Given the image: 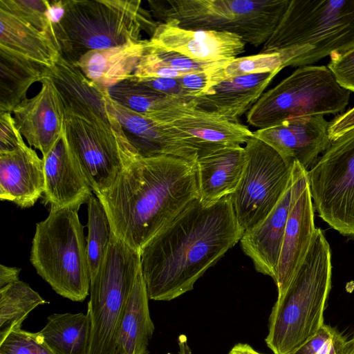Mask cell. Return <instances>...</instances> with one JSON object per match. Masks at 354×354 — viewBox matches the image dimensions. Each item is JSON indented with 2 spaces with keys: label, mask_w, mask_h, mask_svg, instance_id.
<instances>
[{
  "label": "cell",
  "mask_w": 354,
  "mask_h": 354,
  "mask_svg": "<svg viewBox=\"0 0 354 354\" xmlns=\"http://www.w3.org/2000/svg\"><path fill=\"white\" fill-rule=\"evenodd\" d=\"M245 164V151L241 146L198 156L196 165L200 201L210 205L232 194L243 177Z\"/></svg>",
  "instance_id": "603a6c76"
},
{
  "label": "cell",
  "mask_w": 354,
  "mask_h": 354,
  "mask_svg": "<svg viewBox=\"0 0 354 354\" xmlns=\"http://www.w3.org/2000/svg\"><path fill=\"white\" fill-rule=\"evenodd\" d=\"M136 80L169 96L185 100L194 99L182 87L176 78H145Z\"/></svg>",
  "instance_id": "60d3db41"
},
{
  "label": "cell",
  "mask_w": 354,
  "mask_h": 354,
  "mask_svg": "<svg viewBox=\"0 0 354 354\" xmlns=\"http://www.w3.org/2000/svg\"><path fill=\"white\" fill-rule=\"evenodd\" d=\"M95 196L113 234L140 252L199 198L196 160L169 155L134 158L123 166L108 189Z\"/></svg>",
  "instance_id": "7a4b0ae2"
},
{
  "label": "cell",
  "mask_w": 354,
  "mask_h": 354,
  "mask_svg": "<svg viewBox=\"0 0 354 354\" xmlns=\"http://www.w3.org/2000/svg\"><path fill=\"white\" fill-rule=\"evenodd\" d=\"M228 354H263L254 350L246 343H238L230 351Z\"/></svg>",
  "instance_id": "ee69618b"
},
{
  "label": "cell",
  "mask_w": 354,
  "mask_h": 354,
  "mask_svg": "<svg viewBox=\"0 0 354 354\" xmlns=\"http://www.w3.org/2000/svg\"><path fill=\"white\" fill-rule=\"evenodd\" d=\"M0 46L48 68L60 56L44 32L3 9H0Z\"/></svg>",
  "instance_id": "4316f807"
},
{
  "label": "cell",
  "mask_w": 354,
  "mask_h": 354,
  "mask_svg": "<svg viewBox=\"0 0 354 354\" xmlns=\"http://www.w3.org/2000/svg\"><path fill=\"white\" fill-rule=\"evenodd\" d=\"M350 92L328 66L299 67L263 93L247 113V122L260 129L292 118L337 113L346 107Z\"/></svg>",
  "instance_id": "ba28073f"
},
{
  "label": "cell",
  "mask_w": 354,
  "mask_h": 354,
  "mask_svg": "<svg viewBox=\"0 0 354 354\" xmlns=\"http://www.w3.org/2000/svg\"><path fill=\"white\" fill-rule=\"evenodd\" d=\"M87 207L86 253L91 280L102 263L113 232L105 209L96 196L90 197Z\"/></svg>",
  "instance_id": "1f68e13d"
},
{
  "label": "cell",
  "mask_w": 354,
  "mask_h": 354,
  "mask_svg": "<svg viewBox=\"0 0 354 354\" xmlns=\"http://www.w3.org/2000/svg\"><path fill=\"white\" fill-rule=\"evenodd\" d=\"M307 174L319 216L354 238V128L332 141Z\"/></svg>",
  "instance_id": "30bf717a"
},
{
  "label": "cell",
  "mask_w": 354,
  "mask_h": 354,
  "mask_svg": "<svg viewBox=\"0 0 354 354\" xmlns=\"http://www.w3.org/2000/svg\"><path fill=\"white\" fill-rule=\"evenodd\" d=\"M280 72L252 74L225 80L213 88V93L195 98L196 108L214 111L231 120L248 112L272 79Z\"/></svg>",
  "instance_id": "cb8c5ba5"
},
{
  "label": "cell",
  "mask_w": 354,
  "mask_h": 354,
  "mask_svg": "<svg viewBox=\"0 0 354 354\" xmlns=\"http://www.w3.org/2000/svg\"><path fill=\"white\" fill-rule=\"evenodd\" d=\"M156 46L200 60H231L245 50L246 43L226 32L189 30L172 20L159 23L149 40Z\"/></svg>",
  "instance_id": "ac0fdd59"
},
{
  "label": "cell",
  "mask_w": 354,
  "mask_h": 354,
  "mask_svg": "<svg viewBox=\"0 0 354 354\" xmlns=\"http://www.w3.org/2000/svg\"><path fill=\"white\" fill-rule=\"evenodd\" d=\"M329 123L323 115L289 119L270 127L253 131L292 166L298 162L307 171L330 146Z\"/></svg>",
  "instance_id": "2e32d148"
},
{
  "label": "cell",
  "mask_w": 354,
  "mask_h": 354,
  "mask_svg": "<svg viewBox=\"0 0 354 354\" xmlns=\"http://www.w3.org/2000/svg\"><path fill=\"white\" fill-rule=\"evenodd\" d=\"M48 4L47 0H0V9L25 20L46 33L49 26Z\"/></svg>",
  "instance_id": "d590c367"
},
{
  "label": "cell",
  "mask_w": 354,
  "mask_h": 354,
  "mask_svg": "<svg viewBox=\"0 0 354 354\" xmlns=\"http://www.w3.org/2000/svg\"><path fill=\"white\" fill-rule=\"evenodd\" d=\"M63 135L95 194L108 189L123 166L135 158L129 147L115 134L65 114Z\"/></svg>",
  "instance_id": "7c38bea8"
},
{
  "label": "cell",
  "mask_w": 354,
  "mask_h": 354,
  "mask_svg": "<svg viewBox=\"0 0 354 354\" xmlns=\"http://www.w3.org/2000/svg\"><path fill=\"white\" fill-rule=\"evenodd\" d=\"M108 102L136 158L169 155L196 160L197 151L174 139L162 124L120 105L110 97Z\"/></svg>",
  "instance_id": "7402d4cb"
},
{
  "label": "cell",
  "mask_w": 354,
  "mask_h": 354,
  "mask_svg": "<svg viewBox=\"0 0 354 354\" xmlns=\"http://www.w3.org/2000/svg\"><path fill=\"white\" fill-rule=\"evenodd\" d=\"M24 143L11 113H0V153L13 151Z\"/></svg>",
  "instance_id": "ab89813d"
},
{
  "label": "cell",
  "mask_w": 354,
  "mask_h": 354,
  "mask_svg": "<svg viewBox=\"0 0 354 354\" xmlns=\"http://www.w3.org/2000/svg\"><path fill=\"white\" fill-rule=\"evenodd\" d=\"M311 47L288 66H305L354 48V0H290L260 53Z\"/></svg>",
  "instance_id": "5b68a950"
},
{
  "label": "cell",
  "mask_w": 354,
  "mask_h": 354,
  "mask_svg": "<svg viewBox=\"0 0 354 354\" xmlns=\"http://www.w3.org/2000/svg\"><path fill=\"white\" fill-rule=\"evenodd\" d=\"M109 97L120 105L147 118L170 111L194 100L167 95L129 78L108 89Z\"/></svg>",
  "instance_id": "f546056e"
},
{
  "label": "cell",
  "mask_w": 354,
  "mask_h": 354,
  "mask_svg": "<svg viewBox=\"0 0 354 354\" xmlns=\"http://www.w3.org/2000/svg\"><path fill=\"white\" fill-rule=\"evenodd\" d=\"M354 128V106L335 118L330 123L328 135L331 141L335 140Z\"/></svg>",
  "instance_id": "b9f144b4"
},
{
  "label": "cell",
  "mask_w": 354,
  "mask_h": 354,
  "mask_svg": "<svg viewBox=\"0 0 354 354\" xmlns=\"http://www.w3.org/2000/svg\"><path fill=\"white\" fill-rule=\"evenodd\" d=\"M331 283L330 248L316 228L302 264L272 308L266 343L274 354H292L324 324Z\"/></svg>",
  "instance_id": "277c9868"
},
{
  "label": "cell",
  "mask_w": 354,
  "mask_h": 354,
  "mask_svg": "<svg viewBox=\"0 0 354 354\" xmlns=\"http://www.w3.org/2000/svg\"><path fill=\"white\" fill-rule=\"evenodd\" d=\"M48 68L0 46V113H12L30 86L45 79Z\"/></svg>",
  "instance_id": "83f0119b"
},
{
  "label": "cell",
  "mask_w": 354,
  "mask_h": 354,
  "mask_svg": "<svg viewBox=\"0 0 354 354\" xmlns=\"http://www.w3.org/2000/svg\"><path fill=\"white\" fill-rule=\"evenodd\" d=\"M243 234L230 196L210 205L192 202L140 252L149 299L171 301L192 290Z\"/></svg>",
  "instance_id": "6da1fadb"
},
{
  "label": "cell",
  "mask_w": 354,
  "mask_h": 354,
  "mask_svg": "<svg viewBox=\"0 0 354 354\" xmlns=\"http://www.w3.org/2000/svg\"><path fill=\"white\" fill-rule=\"evenodd\" d=\"M244 148V173L230 195L243 233L258 225L274 209L291 181L293 165H288L276 151L254 137Z\"/></svg>",
  "instance_id": "8fae6325"
},
{
  "label": "cell",
  "mask_w": 354,
  "mask_h": 354,
  "mask_svg": "<svg viewBox=\"0 0 354 354\" xmlns=\"http://www.w3.org/2000/svg\"><path fill=\"white\" fill-rule=\"evenodd\" d=\"M340 354H354V335L346 339Z\"/></svg>",
  "instance_id": "f6af8a7d"
},
{
  "label": "cell",
  "mask_w": 354,
  "mask_h": 354,
  "mask_svg": "<svg viewBox=\"0 0 354 354\" xmlns=\"http://www.w3.org/2000/svg\"><path fill=\"white\" fill-rule=\"evenodd\" d=\"M226 65L204 71L185 74L176 79L192 97L209 95L213 93V88L215 86L226 80L224 73V68Z\"/></svg>",
  "instance_id": "74e56055"
},
{
  "label": "cell",
  "mask_w": 354,
  "mask_h": 354,
  "mask_svg": "<svg viewBox=\"0 0 354 354\" xmlns=\"http://www.w3.org/2000/svg\"><path fill=\"white\" fill-rule=\"evenodd\" d=\"M75 208H50L36 224L30 260L37 274L59 295L83 301L89 295L86 239Z\"/></svg>",
  "instance_id": "52a82bcc"
},
{
  "label": "cell",
  "mask_w": 354,
  "mask_h": 354,
  "mask_svg": "<svg viewBox=\"0 0 354 354\" xmlns=\"http://www.w3.org/2000/svg\"><path fill=\"white\" fill-rule=\"evenodd\" d=\"M283 59L277 53H259L236 57L224 68L226 80L252 74L271 73L284 68Z\"/></svg>",
  "instance_id": "d6a6232c"
},
{
  "label": "cell",
  "mask_w": 354,
  "mask_h": 354,
  "mask_svg": "<svg viewBox=\"0 0 354 354\" xmlns=\"http://www.w3.org/2000/svg\"><path fill=\"white\" fill-rule=\"evenodd\" d=\"M147 42L142 39L123 46L91 50L80 57L77 66L88 80L109 89L133 75Z\"/></svg>",
  "instance_id": "484cf974"
},
{
  "label": "cell",
  "mask_w": 354,
  "mask_h": 354,
  "mask_svg": "<svg viewBox=\"0 0 354 354\" xmlns=\"http://www.w3.org/2000/svg\"><path fill=\"white\" fill-rule=\"evenodd\" d=\"M314 206L308 185L296 197L286 223L274 282L282 296L302 264L315 234Z\"/></svg>",
  "instance_id": "ffe728a7"
},
{
  "label": "cell",
  "mask_w": 354,
  "mask_h": 354,
  "mask_svg": "<svg viewBox=\"0 0 354 354\" xmlns=\"http://www.w3.org/2000/svg\"><path fill=\"white\" fill-rule=\"evenodd\" d=\"M167 354H171V353H167Z\"/></svg>",
  "instance_id": "bcb514c9"
},
{
  "label": "cell",
  "mask_w": 354,
  "mask_h": 354,
  "mask_svg": "<svg viewBox=\"0 0 354 354\" xmlns=\"http://www.w3.org/2000/svg\"><path fill=\"white\" fill-rule=\"evenodd\" d=\"M155 121L176 140L194 148L198 156L217 149L241 146L253 137L245 125L214 111L196 108V100L162 113Z\"/></svg>",
  "instance_id": "5bb4252c"
},
{
  "label": "cell",
  "mask_w": 354,
  "mask_h": 354,
  "mask_svg": "<svg viewBox=\"0 0 354 354\" xmlns=\"http://www.w3.org/2000/svg\"><path fill=\"white\" fill-rule=\"evenodd\" d=\"M44 161L24 142L0 153V198L21 208L32 207L44 191Z\"/></svg>",
  "instance_id": "44dd1931"
},
{
  "label": "cell",
  "mask_w": 354,
  "mask_h": 354,
  "mask_svg": "<svg viewBox=\"0 0 354 354\" xmlns=\"http://www.w3.org/2000/svg\"><path fill=\"white\" fill-rule=\"evenodd\" d=\"M41 83L40 91L18 104L12 113L22 136L43 158L63 134L64 113L52 82L45 78Z\"/></svg>",
  "instance_id": "e0dca14e"
},
{
  "label": "cell",
  "mask_w": 354,
  "mask_h": 354,
  "mask_svg": "<svg viewBox=\"0 0 354 354\" xmlns=\"http://www.w3.org/2000/svg\"><path fill=\"white\" fill-rule=\"evenodd\" d=\"M145 51L164 66L183 74L210 70L226 65L231 60H200L185 56L176 51L153 45L147 40Z\"/></svg>",
  "instance_id": "836d02e7"
},
{
  "label": "cell",
  "mask_w": 354,
  "mask_h": 354,
  "mask_svg": "<svg viewBox=\"0 0 354 354\" xmlns=\"http://www.w3.org/2000/svg\"><path fill=\"white\" fill-rule=\"evenodd\" d=\"M346 341L335 328L324 324L292 354H340Z\"/></svg>",
  "instance_id": "8d00e7d4"
},
{
  "label": "cell",
  "mask_w": 354,
  "mask_h": 354,
  "mask_svg": "<svg viewBox=\"0 0 354 354\" xmlns=\"http://www.w3.org/2000/svg\"><path fill=\"white\" fill-rule=\"evenodd\" d=\"M140 254L113 233L101 266L91 279L87 354H117L116 338L129 292L140 269Z\"/></svg>",
  "instance_id": "9c48e42d"
},
{
  "label": "cell",
  "mask_w": 354,
  "mask_h": 354,
  "mask_svg": "<svg viewBox=\"0 0 354 354\" xmlns=\"http://www.w3.org/2000/svg\"><path fill=\"white\" fill-rule=\"evenodd\" d=\"M308 185L307 170L295 161L291 181L274 209L258 225L243 234V252L255 270L274 281L286 223L296 197Z\"/></svg>",
  "instance_id": "9a60e30c"
},
{
  "label": "cell",
  "mask_w": 354,
  "mask_h": 354,
  "mask_svg": "<svg viewBox=\"0 0 354 354\" xmlns=\"http://www.w3.org/2000/svg\"><path fill=\"white\" fill-rule=\"evenodd\" d=\"M290 0H150L154 17L189 30L226 32L254 47L273 33Z\"/></svg>",
  "instance_id": "8992f818"
},
{
  "label": "cell",
  "mask_w": 354,
  "mask_h": 354,
  "mask_svg": "<svg viewBox=\"0 0 354 354\" xmlns=\"http://www.w3.org/2000/svg\"><path fill=\"white\" fill-rule=\"evenodd\" d=\"M45 185L44 201L50 208H75L87 203L92 194L62 134L49 153L42 158Z\"/></svg>",
  "instance_id": "d6986e66"
},
{
  "label": "cell",
  "mask_w": 354,
  "mask_h": 354,
  "mask_svg": "<svg viewBox=\"0 0 354 354\" xmlns=\"http://www.w3.org/2000/svg\"><path fill=\"white\" fill-rule=\"evenodd\" d=\"M56 354H87L91 338L88 313H54L38 331Z\"/></svg>",
  "instance_id": "f1b7e54d"
},
{
  "label": "cell",
  "mask_w": 354,
  "mask_h": 354,
  "mask_svg": "<svg viewBox=\"0 0 354 354\" xmlns=\"http://www.w3.org/2000/svg\"><path fill=\"white\" fill-rule=\"evenodd\" d=\"M138 0H63L59 23L49 24L46 35L61 57L77 66L80 57L95 50L123 46L151 37L159 23Z\"/></svg>",
  "instance_id": "3957f363"
},
{
  "label": "cell",
  "mask_w": 354,
  "mask_h": 354,
  "mask_svg": "<svg viewBox=\"0 0 354 354\" xmlns=\"http://www.w3.org/2000/svg\"><path fill=\"white\" fill-rule=\"evenodd\" d=\"M141 267L129 292L116 338L117 354H148L155 326Z\"/></svg>",
  "instance_id": "d4e9b609"
},
{
  "label": "cell",
  "mask_w": 354,
  "mask_h": 354,
  "mask_svg": "<svg viewBox=\"0 0 354 354\" xmlns=\"http://www.w3.org/2000/svg\"><path fill=\"white\" fill-rule=\"evenodd\" d=\"M45 78L53 84L65 115L115 134L134 153L109 106L108 89L88 80L77 66L61 56L53 66L47 68Z\"/></svg>",
  "instance_id": "4fadbf2b"
},
{
  "label": "cell",
  "mask_w": 354,
  "mask_h": 354,
  "mask_svg": "<svg viewBox=\"0 0 354 354\" xmlns=\"http://www.w3.org/2000/svg\"><path fill=\"white\" fill-rule=\"evenodd\" d=\"M21 269L15 267H8L3 264L0 266V288L19 280V275Z\"/></svg>",
  "instance_id": "7bdbcfd3"
},
{
  "label": "cell",
  "mask_w": 354,
  "mask_h": 354,
  "mask_svg": "<svg viewBox=\"0 0 354 354\" xmlns=\"http://www.w3.org/2000/svg\"><path fill=\"white\" fill-rule=\"evenodd\" d=\"M0 354H56L44 342L39 332L21 327L12 329L0 340Z\"/></svg>",
  "instance_id": "e575fe53"
},
{
  "label": "cell",
  "mask_w": 354,
  "mask_h": 354,
  "mask_svg": "<svg viewBox=\"0 0 354 354\" xmlns=\"http://www.w3.org/2000/svg\"><path fill=\"white\" fill-rule=\"evenodd\" d=\"M328 68L342 87L354 93V48L330 56Z\"/></svg>",
  "instance_id": "f35d334b"
},
{
  "label": "cell",
  "mask_w": 354,
  "mask_h": 354,
  "mask_svg": "<svg viewBox=\"0 0 354 354\" xmlns=\"http://www.w3.org/2000/svg\"><path fill=\"white\" fill-rule=\"evenodd\" d=\"M46 304L48 301L20 280L0 288V340L12 329L21 327L35 308Z\"/></svg>",
  "instance_id": "4dcf8cb0"
}]
</instances>
